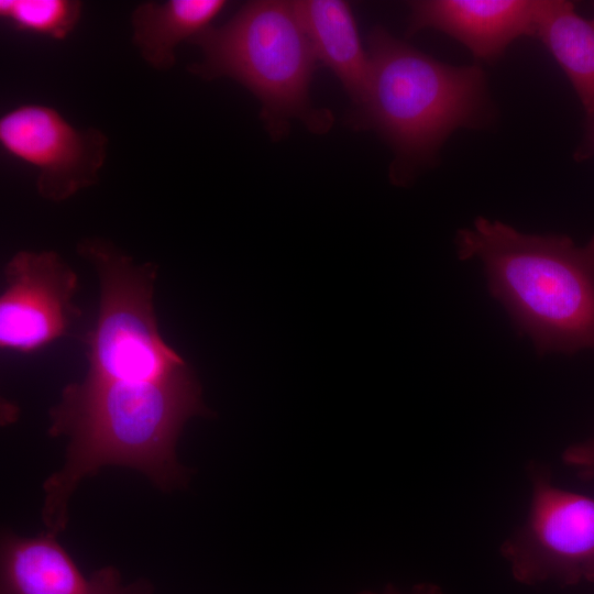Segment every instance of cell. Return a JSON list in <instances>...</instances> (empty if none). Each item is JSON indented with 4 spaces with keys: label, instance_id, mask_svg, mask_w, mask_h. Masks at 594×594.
Instances as JSON below:
<instances>
[{
    "label": "cell",
    "instance_id": "6da1fadb",
    "mask_svg": "<svg viewBox=\"0 0 594 594\" xmlns=\"http://www.w3.org/2000/svg\"><path fill=\"white\" fill-rule=\"evenodd\" d=\"M210 415L189 366L154 381L87 375L67 385L51 410L50 435L66 436L68 446L63 468L43 485L46 531L65 530L72 494L105 465L134 468L162 490L185 484L188 471L176 460V441L189 418Z\"/></svg>",
    "mask_w": 594,
    "mask_h": 594
},
{
    "label": "cell",
    "instance_id": "7a4b0ae2",
    "mask_svg": "<svg viewBox=\"0 0 594 594\" xmlns=\"http://www.w3.org/2000/svg\"><path fill=\"white\" fill-rule=\"evenodd\" d=\"M455 243L460 260L482 262L491 294L539 353L594 351V235L580 248L477 218Z\"/></svg>",
    "mask_w": 594,
    "mask_h": 594
},
{
    "label": "cell",
    "instance_id": "3957f363",
    "mask_svg": "<svg viewBox=\"0 0 594 594\" xmlns=\"http://www.w3.org/2000/svg\"><path fill=\"white\" fill-rule=\"evenodd\" d=\"M367 54L370 77L358 119L378 131L400 162L429 161L452 131L484 118L481 67L441 63L382 28L371 32Z\"/></svg>",
    "mask_w": 594,
    "mask_h": 594
},
{
    "label": "cell",
    "instance_id": "277c9868",
    "mask_svg": "<svg viewBox=\"0 0 594 594\" xmlns=\"http://www.w3.org/2000/svg\"><path fill=\"white\" fill-rule=\"evenodd\" d=\"M190 42L204 58L189 70L208 80L230 77L246 87L261 101L272 136H282L293 118L315 132L331 125V114L310 105L318 59L293 1L248 2L226 24L210 26Z\"/></svg>",
    "mask_w": 594,
    "mask_h": 594
},
{
    "label": "cell",
    "instance_id": "5b68a950",
    "mask_svg": "<svg viewBox=\"0 0 594 594\" xmlns=\"http://www.w3.org/2000/svg\"><path fill=\"white\" fill-rule=\"evenodd\" d=\"M78 252L96 268L100 311L88 340V375L123 381H154L189 365L161 337L154 312L156 270L135 264L100 239L81 242Z\"/></svg>",
    "mask_w": 594,
    "mask_h": 594
},
{
    "label": "cell",
    "instance_id": "8992f818",
    "mask_svg": "<svg viewBox=\"0 0 594 594\" xmlns=\"http://www.w3.org/2000/svg\"><path fill=\"white\" fill-rule=\"evenodd\" d=\"M527 474L526 520L499 547L513 579L528 586L594 583V498L553 485L538 461L527 464Z\"/></svg>",
    "mask_w": 594,
    "mask_h": 594
},
{
    "label": "cell",
    "instance_id": "52a82bcc",
    "mask_svg": "<svg viewBox=\"0 0 594 594\" xmlns=\"http://www.w3.org/2000/svg\"><path fill=\"white\" fill-rule=\"evenodd\" d=\"M0 143L8 154L37 169L43 198L61 201L98 180L108 139L98 129L73 127L51 107L25 103L0 118Z\"/></svg>",
    "mask_w": 594,
    "mask_h": 594
},
{
    "label": "cell",
    "instance_id": "ba28073f",
    "mask_svg": "<svg viewBox=\"0 0 594 594\" xmlns=\"http://www.w3.org/2000/svg\"><path fill=\"white\" fill-rule=\"evenodd\" d=\"M2 349L32 352L62 336L74 312L77 276L53 251L16 253L4 268Z\"/></svg>",
    "mask_w": 594,
    "mask_h": 594
},
{
    "label": "cell",
    "instance_id": "9c48e42d",
    "mask_svg": "<svg viewBox=\"0 0 594 594\" xmlns=\"http://www.w3.org/2000/svg\"><path fill=\"white\" fill-rule=\"evenodd\" d=\"M541 1L425 0L411 2L409 32L433 28L482 61L497 59L515 38L536 35Z\"/></svg>",
    "mask_w": 594,
    "mask_h": 594
},
{
    "label": "cell",
    "instance_id": "30bf717a",
    "mask_svg": "<svg viewBox=\"0 0 594 594\" xmlns=\"http://www.w3.org/2000/svg\"><path fill=\"white\" fill-rule=\"evenodd\" d=\"M94 576L79 569L47 531L20 537L6 531L1 537L0 594H95Z\"/></svg>",
    "mask_w": 594,
    "mask_h": 594
},
{
    "label": "cell",
    "instance_id": "8fae6325",
    "mask_svg": "<svg viewBox=\"0 0 594 594\" xmlns=\"http://www.w3.org/2000/svg\"><path fill=\"white\" fill-rule=\"evenodd\" d=\"M293 3L317 59L332 70L359 106L369 82L370 58L363 48L350 4L341 0Z\"/></svg>",
    "mask_w": 594,
    "mask_h": 594
},
{
    "label": "cell",
    "instance_id": "7c38bea8",
    "mask_svg": "<svg viewBox=\"0 0 594 594\" xmlns=\"http://www.w3.org/2000/svg\"><path fill=\"white\" fill-rule=\"evenodd\" d=\"M226 6L223 0L144 2L132 13L133 42L150 66L168 69L177 45L209 29Z\"/></svg>",
    "mask_w": 594,
    "mask_h": 594
},
{
    "label": "cell",
    "instance_id": "4fadbf2b",
    "mask_svg": "<svg viewBox=\"0 0 594 594\" xmlns=\"http://www.w3.org/2000/svg\"><path fill=\"white\" fill-rule=\"evenodd\" d=\"M536 35L569 78L588 120H593L594 22L579 15L573 2L542 0Z\"/></svg>",
    "mask_w": 594,
    "mask_h": 594
},
{
    "label": "cell",
    "instance_id": "5bb4252c",
    "mask_svg": "<svg viewBox=\"0 0 594 594\" xmlns=\"http://www.w3.org/2000/svg\"><path fill=\"white\" fill-rule=\"evenodd\" d=\"M81 7L76 0H1L0 16L18 31L63 40L78 23Z\"/></svg>",
    "mask_w": 594,
    "mask_h": 594
},
{
    "label": "cell",
    "instance_id": "9a60e30c",
    "mask_svg": "<svg viewBox=\"0 0 594 594\" xmlns=\"http://www.w3.org/2000/svg\"><path fill=\"white\" fill-rule=\"evenodd\" d=\"M561 459L580 479L594 482V436L565 448Z\"/></svg>",
    "mask_w": 594,
    "mask_h": 594
},
{
    "label": "cell",
    "instance_id": "2e32d148",
    "mask_svg": "<svg viewBox=\"0 0 594 594\" xmlns=\"http://www.w3.org/2000/svg\"><path fill=\"white\" fill-rule=\"evenodd\" d=\"M358 594H404L400 593L395 586L388 584L382 593H374L371 591H362ZM409 594H446L444 591L437 584L424 582L416 584Z\"/></svg>",
    "mask_w": 594,
    "mask_h": 594
},
{
    "label": "cell",
    "instance_id": "e0dca14e",
    "mask_svg": "<svg viewBox=\"0 0 594 594\" xmlns=\"http://www.w3.org/2000/svg\"><path fill=\"white\" fill-rule=\"evenodd\" d=\"M592 156H594V119L590 120L585 138L575 152V157L579 161H583Z\"/></svg>",
    "mask_w": 594,
    "mask_h": 594
},
{
    "label": "cell",
    "instance_id": "ac0fdd59",
    "mask_svg": "<svg viewBox=\"0 0 594 594\" xmlns=\"http://www.w3.org/2000/svg\"><path fill=\"white\" fill-rule=\"evenodd\" d=\"M592 21L594 22V18H593V20H592Z\"/></svg>",
    "mask_w": 594,
    "mask_h": 594
}]
</instances>
